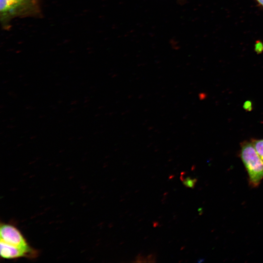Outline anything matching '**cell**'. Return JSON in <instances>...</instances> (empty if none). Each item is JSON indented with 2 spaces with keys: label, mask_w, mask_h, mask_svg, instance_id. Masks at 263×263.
<instances>
[{
  "label": "cell",
  "mask_w": 263,
  "mask_h": 263,
  "mask_svg": "<svg viewBox=\"0 0 263 263\" xmlns=\"http://www.w3.org/2000/svg\"><path fill=\"white\" fill-rule=\"evenodd\" d=\"M180 179L182 181L183 185L187 188H194L195 183L196 182V179H192L190 177H184L182 175H181Z\"/></svg>",
  "instance_id": "cell-6"
},
{
  "label": "cell",
  "mask_w": 263,
  "mask_h": 263,
  "mask_svg": "<svg viewBox=\"0 0 263 263\" xmlns=\"http://www.w3.org/2000/svg\"><path fill=\"white\" fill-rule=\"evenodd\" d=\"M239 155L247 171L249 185L257 187L263 179V161L251 141L241 143Z\"/></svg>",
  "instance_id": "cell-1"
},
{
  "label": "cell",
  "mask_w": 263,
  "mask_h": 263,
  "mask_svg": "<svg viewBox=\"0 0 263 263\" xmlns=\"http://www.w3.org/2000/svg\"><path fill=\"white\" fill-rule=\"evenodd\" d=\"M0 237V241L27 250L35 249L29 245L22 233L14 225L1 223Z\"/></svg>",
  "instance_id": "cell-3"
},
{
  "label": "cell",
  "mask_w": 263,
  "mask_h": 263,
  "mask_svg": "<svg viewBox=\"0 0 263 263\" xmlns=\"http://www.w3.org/2000/svg\"><path fill=\"white\" fill-rule=\"evenodd\" d=\"M0 253L1 257L4 259H16L20 258L34 259L38 255V251L36 249L27 250L2 241L0 242Z\"/></svg>",
  "instance_id": "cell-4"
},
{
  "label": "cell",
  "mask_w": 263,
  "mask_h": 263,
  "mask_svg": "<svg viewBox=\"0 0 263 263\" xmlns=\"http://www.w3.org/2000/svg\"><path fill=\"white\" fill-rule=\"evenodd\" d=\"M258 4L263 9V0H255Z\"/></svg>",
  "instance_id": "cell-7"
},
{
  "label": "cell",
  "mask_w": 263,
  "mask_h": 263,
  "mask_svg": "<svg viewBox=\"0 0 263 263\" xmlns=\"http://www.w3.org/2000/svg\"><path fill=\"white\" fill-rule=\"evenodd\" d=\"M35 0H0L1 18L3 20H8L26 14L35 6Z\"/></svg>",
  "instance_id": "cell-2"
},
{
  "label": "cell",
  "mask_w": 263,
  "mask_h": 263,
  "mask_svg": "<svg viewBox=\"0 0 263 263\" xmlns=\"http://www.w3.org/2000/svg\"><path fill=\"white\" fill-rule=\"evenodd\" d=\"M250 141L257 152L263 161V139L252 138Z\"/></svg>",
  "instance_id": "cell-5"
}]
</instances>
